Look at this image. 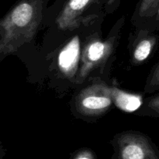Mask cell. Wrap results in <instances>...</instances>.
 <instances>
[{
	"label": "cell",
	"mask_w": 159,
	"mask_h": 159,
	"mask_svg": "<svg viewBox=\"0 0 159 159\" xmlns=\"http://www.w3.org/2000/svg\"><path fill=\"white\" fill-rule=\"evenodd\" d=\"M45 0H20L0 19V55L15 53L36 35Z\"/></svg>",
	"instance_id": "cell-1"
},
{
	"label": "cell",
	"mask_w": 159,
	"mask_h": 159,
	"mask_svg": "<svg viewBox=\"0 0 159 159\" xmlns=\"http://www.w3.org/2000/svg\"><path fill=\"white\" fill-rule=\"evenodd\" d=\"M117 159H159V152L151 140L138 132L118 134L115 141Z\"/></svg>",
	"instance_id": "cell-2"
},
{
	"label": "cell",
	"mask_w": 159,
	"mask_h": 159,
	"mask_svg": "<svg viewBox=\"0 0 159 159\" xmlns=\"http://www.w3.org/2000/svg\"><path fill=\"white\" fill-rule=\"evenodd\" d=\"M112 104L110 87L103 82H97L84 89L76 99L78 112L85 116L102 114Z\"/></svg>",
	"instance_id": "cell-3"
},
{
	"label": "cell",
	"mask_w": 159,
	"mask_h": 159,
	"mask_svg": "<svg viewBox=\"0 0 159 159\" xmlns=\"http://www.w3.org/2000/svg\"><path fill=\"white\" fill-rule=\"evenodd\" d=\"M113 38L104 41L93 40L87 43L83 51L81 57L80 79L88 75L90 71L107 60L113 49Z\"/></svg>",
	"instance_id": "cell-4"
},
{
	"label": "cell",
	"mask_w": 159,
	"mask_h": 159,
	"mask_svg": "<svg viewBox=\"0 0 159 159\" xmlns=\"http://www.w3.org/2000/svg\"><path fill=\"white\" fill-rule=\"evenodd\" d=\"M96 0H68L56 19L59 29L72 30L80 25L84 13Z\"/></svg>",
	"instance_id": "cell-5"
},
{
	"label": "cell",
	"mask_w": 159,
	"mask_h": 159,
	"mask_svg": "<svg viewBox=\"0 0 159 159\" xmlns=\"http://www.w3.org/2000/svg\"><path fill=\"white\" fill-rule=\"evenodd\" d=\"M80 59V42L78 37L72 39L61 51L59 56V66L62 72L72 78L77 69Z\"/></svg>",
	"instance_id": "cell-6"
},
{
	"label": "cell",
	"mask_w": 159,
	"mask_h": 159,
	"mask_svg": "<svg viewBox=\"0 0 159 159\" xmlns=\"http://www.w3.org/2000/svg\"><path fill=\"white\" fill-rule=\"evenodd\" d=\"M157 36L149 30L140 31L132 50V60L135 63H143L149 58L157 45Z\"/></svg>",
	"instance_id": "cell-7"
},
{
	"label": "cell",
	"mask_w": 159,
	"mask_h": 159,
	"mask_svg": "<svg viewBox=\"0 0 159 159\" xmlns=\"http://www.w3.org/2000/svg\"><path fill=\"white\" fill-rule=\"evenodd\" d=\"M113 104L124 112L132 113L138 110L143 104V97L123 91L116 87H110Z\"/></svg>",
	"instance_id": "cell-8"
},
{
	"label": "cell",
	"mask_w": 159,
	"mask_h": 159,
	"mask_svg": "<svg viewBox=\"0 0 159 159\" xmlns=\"http://www.w3.org/2000/svg\"><path fill=\"white\" fill-rule=\"evenodd\" d=\"M159 7V0H141L138 15L141 18H154Z\"/></svg>",
	"instance_id": "cell-9"
},
{
	"label": "cell",
	"mask_w": 159,
	"mask_h": 159,
	"mask_svg": "<svg viewBox=\"0 0 159 159\" xmlns=\"http://www.w3.org/2000/svg\"><path fill=\"white\" fill-rule=\"evenodd\" d=\"M159 90V61L151 70L145 85V92L153 93Z\"/></svg>",
	"instance_id": "cell-10"
},
{
	"label": "cell",
	"mask_w": 159,
	"mask_h": 159,
	"mask_svg": "<svg viewBox=\"0 0 159 159\" xmlns=\"http://www.w3.org/2000/svg\"><path fill=\"white\" fill-rule=\"evenodd\" d=\"M146 109L150 114L159 117V93L147 99Z\"/></svg>",
	"instance_id": "cell-11"
},
{
	"label": "cell",
	"mask_w": 159,
	"mask_h": 159,
	"mask_svg": "<svg viewBox=\"0 0 159 159\" xmlns=\"http://www.w3.org/2000/svg\"><path fill=\"white\" fill-rule=\"evenodd\" d=\"M71 159H96V158L91 151L84 149L76 152Z\"/></svg>",
	"instance_id": "cell-12"
},
{
	"label": "cell",
	"mask_w": 159,
	"mask_h": 159,
	"mask_svg": "<svg viewBox=\"0 0 159 159\" xmlns=\"http://www.w3.org/2000/svg\"><path fill=\"white\" fill-rule=\"evenodd\" d=\"M119 1V0H107V6H111L114 4L116 2Z\"/></svg>",
	"instance_id": "cell-13"
},
{
	"label": "cell",
	"mask_w": 159,
	"mask_h": 159,
	"mask_svg": "<svg viewBox=\"0 0 159 159\" xmlns=\"http://www.w3.org/2000/svg\"><path fill=\"white\" fill-rule=\"evenodd\" d=\"M154 17H156V19H157V20H159V7H158V9H157V13H156V15L154 16Z\"/></svg>",
	"instance_id": "cell-14"
}]
</instances>
